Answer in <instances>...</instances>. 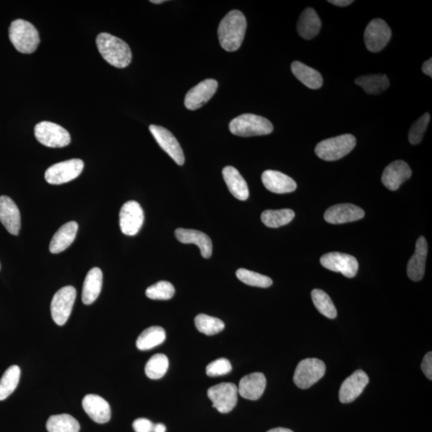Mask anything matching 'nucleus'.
Returning a JSON list of instances; mask_svg holds the SVG:
<instances>
[{
    "mask_svg": "<svg viewBox=\"0 0 432 432\" xmlns=\"http://www.w3.org/2000/svg\"><path fill=\"white\" fill-rule=\"evenodd\" d=\"M247 29V20L238 10H233L220 23L218 37L225 51H237L242 45Z\"/></svg>",
    "mask_w": 432,
    "mask_h": 432,
    "instance_id": "1",
    "label": "nucleus"
},
{
    "mask_svg": "<svg viewBox=\"0 0 432 432\" xmlns=\"http://www.w3.org/2000/svg\"><path fill=\"white\" fill-rule=\"evenodd\" d=\"M96 44L99 53L110 65L125 68L131 63L132 51L124 40L108 33H101L96 38Z\"/></svg>",
    "mask_w": 432,
    "mask_h": 432,
    "instance_id": "2",
    "label": "nucleus"
},
{
    "mask_svg": "<svg viewBox=\"0 0 432 432\" xmlns=\"http://www.w3.org/2000/svg\"><path fill=\"white\" fill-rule=\"evenodd\" d=\"M9 38L15 49L23 54L36 51L40 42L37 29L23 20H16L9 27Z\"/></svg>",
    "mask_w": 432,
    "mask_h": 432,
    "instance_id": "3",
    "label": "nucleus"
},
{
    "mask_svg": "<svg viewBox=\"0 0 432 432\" xmlns=\"http://www.w3.org/2000/svg\"><path fill=\"white\" fill-rule=\"evenodd\" d=\"M229 129L233 135L252 137L269 135L274 128L272 122L262 116L243 114L231 121Z\"/></svg>",
    "mask_w": 432,
    "mask_h": 432,
    "instance_id": "4",
    "label": "nucleus"
},
{
    "mask_svg": "<svg viewBox=\"0 0 432 432\" xmlns=\"http://www.w3.org/2000/svg\"><path fill=\"white\" fill-rule=\"evenodd\" d=\"M356 144V139L351 134L323 140L315 148V154L321 160L335 161L342 159L351 153Z\"/></svg>",
    "mask_w": 432,
    "mask_h": 432,
    "instance_id": "5",
    "label": "nucleus"
},
{
    "mask_svg": "<svg viewBox=\"0 0 432 432\" xmlns=\"http://www.w3.org/2000/svg\"><path fill=\"white\" fill-rule=\"evenodd\" d=\"M34 136L49 148H63L71 143V136L65 128L49 121L40 122L34 127Z\"/></svg>",
    "mask_w": 432,
    "mask_h": 432,
    "instance_id": "6",
    "label": "nucleus"
},
{
    "mask_svg": "<svg viewBox=\"0 0 432 432\" xmlns=\"http://www.w3.org/2000/svg\"><path fill=\"white\" fill-rule=\"evenodd\" d=\"M326 366L322 360L315 358L300 362L294 374L293 381L298 388L307 389L325 375Z\"/></svg>",
    "mask_w": 432,
    "mask_h": 432,
    "instance_id": "7",
    "label": "nucleus"
},
{
    "mask_svg": "<svg viewBox=\"0 0 432 432\" xmlns=\"http://www.w3.org/2000/svg\"><path fill=\"white\" fill-rule=\"evenodd\" d=\"M77 298V290L72 286H66L58 291L51 303V312L54 322L59 326L67 323Z\"/></svg>",
    "mask_w": 432,
    "mask_h": 432,
    "instance_id": "8",
    "label": "nucleus"
},
{
    "mask_svg": "<svg viewBox=\"0 0 432 432\" xmlns=\"http://www.w3.org/2000/svg\"><path fill=\"white\" fill-rule=\"evenodd\" d=\"M84 163L80 159H72L56 163L45 172V179L50 184L60 185L71 182L83 172Z\"/></svg>",
    "mask_w": 432,
    "mask_h": 432,
    "instance_id": "9",
    "label": "nucleus"
},
{
    "mask_svg": "<svg viewBox=\"0 0 432 432\" xmlns=\"http://www.w3.org/2000/svg\"><path fill=\"white\" fill-rule=\"evenodd\" d=\"M208 398L212 402V407L220 413L231 412L237 404L238 388L232 383H222L210 388Z\"/></svg>",
    "mask_w": 432,
    "mask_h": 432,
    "instance_id": "10",
    "label": "nucleus"
},
{
    "mask_svg": "<svg viewBox=\"0 0 432 432\" xmlns=\"http://www.w3.org/2000/svg\"><path fill=\"white\" fill-rule=\"evenodd\" d=\"M392 38V31L387 23L381 19L371 20L364 32V42L367 50L376 53L382 51Z\"/></svg>",
    "mask_w": 432,
    "mask_h": 432,
    "instance_id": "11",
    "label": "nucleus"
},
{
    "mask_svg": "<svg viewBox=\"0 0 432 432\" xmlns=\"http://www.w3.org/2000/svg\"><path fill=\"white\" fill-rule=\"evenodd\" d=\"M144 221V210L136 201H127L120 212V226L126 236H136L141 229Z\"/></svg>",
    "mask_w": 432,
    "mask_h": 432,
    "instance_id": "12",
    "label": "nucleus"
},
{
    "mask_svg": "<svg viewBox=\"0 0 432 432\" xmlns=\"http://www.w3.org/2000/svg\"><path fill=\"white\" fill-rule=\"evenodd\" d=\"M320 264L326 269L342 273L348 278L355 277L359 269V262L354 256L340 253L324 255L321 257Z\"/></svg>",
    "mask_w": 432,
    "mask_h": 432,
    "instance_id": "13",
    "label": "nucleus"
},
{
    "mask_svg": "<svg viewBox=\"0 0 432 432\" xmlns=\"http://www.w3.org/2000/svg\"><path fill=\"white\" fill-rule=\"evenodd\" d=\"M149 130L160 148L168 154L178 165H184L185 157L182 148L173 134L165 127L150 125Z\"/></svg>",
    "mask_w": 432,
    "mask_h": 432,
    "instance_id": "14",
    "label": "nucleus"
},
{
    "mask_svg": "<svg viewBox=\"0 0 432 432\" xmlns=\"http://www.w3.org/2000/svg\"><path fill=\"white\" fill-rule=\"evenodd\" d=\"M218 89V82L208 79L201 82L186 93L184 99L185 107L195 110L205 105Z\"/></svg>",
    "mask_w": 432,
    "mask_h": 432,
    "instance_id": "15",
    "label": "nucleus"
},
{
    "mask_svg": "<svg viewBox=\"0 0 432 432\" xmlns=\"http://www.w3.org/2000/svg\"><path fill=\"white\" fill-rule=\"evenodd\" d=\"M369 383V377L364 371H355L342 383L338 393V399L342 404L353 402L364 392Z\"/></svg>",
    "mask_w": 432,
    "mask_h": 432,
    "instance_id": "16",
    "label": "nucleus"
},
{
    "mask_svg": "<svg viewBox=\"0 0 432 432\" xmlns=\"http://www.w3.org/2000/svg\"><path fill=\"white\" fill-rule=\"evenodd\" d=\"M363 209L351 203L337 204L324 213V220L329 224H341L360 220L364 217Z\"/></svg>",
    "mask_w": 432,
    "mask_h": 432,
    "instance_id": "17",
    "label": "nucleus"
},
{
    "mask_svg": "<svg viewBox=\"0 0 432 432\" xmlns=\"http://www.w3.org/2000/svg\"><path fill=\"white\" fill-rule=\"evenodd\" d=\"M0 222L10 234L19 235L21 229L20 210L8 196H0Z\"/></svg>",
    "mask_w": 432,
    "mask_h": 432,
    "instance_id": "18",
    "label": "nucleus"
},
{
    "mask_svg": "<svg viewBox=\"0 0 432 432\" xmlns=\"http://www.w3.org/2000/svg\"><path fill=\"white\" fill-rule=\"evenodd\" d=\"M412 169L405 161L397 160L384 169L382 183L390 191L398 190L400 185L412 177Z\"/></svg>",
    "mask_w": 432,
    "mask_h": 432,
    "instance_id": "19",
    "label": "nucleus"
},
{
    "mask_svg": "<svg viewBox=\"0 0 432 432\" xmlns=\"http://www.w3.org/2000/svg\"><path fill=\"white\" fill-rule=\"evenodd\" d=\"M85 412L97 424H106L112 417L108 402L97 395H87L83 400Z\"/></svg>",
    "mask_w": 432,
    "mask_h": 432,
    "instance_id": "20",
    "label": "nucleus"
},
{
    "mask_svg": "<svg viewBox=\"0 0 432 432\" xmlns=\"http://www.w3.org/2000/svg\"><path fill=\"white\" fill-rule=\"evenodd\" d=\"M267 381L264 374L255 372L249 374L241 379L239 382L238 393L243 398L257 400L265 393Z\"/></svg>",
    "mask_w": 432,
    "mask_h": 432,
    "instance_id": "21",
    "label": "nucleus"
},
{
    "mask_svg": "<svg viewBox=\"0 0 432 432\" xmlns=\"http://www.w3.org/2000/svg\"><path fill=\"white\" fill-rule=\"evenodd\" d=\"M428 252L427 241L424 236H420L416 244V252L408 262L407 276L412 281H420L424 276L426 260Z\"/></svg>",
    "mask_w": 432,
    "mask_h": 432,
    "instance_id": "22",
    "label": "nucleus"
},
{
    "mask_svg": "<svg viewBox=\"0 0 432 432\" xmlns=\"http://www.w3.org/2000/svg\"><path fill=\"white\" fill-rule=\"evenodd\" d=\"M262 181L265 188L273 193L285 194L296 191L295 180L282 172L267 170L262 174Z\"/></svg>",
    "mask_w": 432,
    "mask_h": 432,
    "instance_id": "23",
    "label": "nucleus"
},
{
    "mask_svg": "<svg viewBox=\"0 0 432 432\" xmlns=\"http://www.w3.org/2000/svg\"><path fill=\"white\" fill-rule=\"evenodd\" d=\"M174 234L180 243L197 245L203 258L209 259L212 256V242L205 233L193 229H178Z\"/></svg>",
    "mask_w": 432,
    "mask_h": 432,
    "instance_id": "24",
    "label": "nucleus"
},
{
    "mask_svg": "<svg viewBox=\"0 0 432 432\" xmlns=\"http://www.w3.org/2000/svg\"><path fill=\"white\" fill-rule=\"evenodd\" d=\"M79 225L77 222L71 221L63 225L58 230L50 243V252L58 254L71 246L77 236Z\"/></svg>",
    "mask_w": 432,
    "mask_h": 432,
    "instance_id": "25",
    "label": "nucleus"
},
{
    "mask_svg": "<svg viewBox=\"0 0 432 432\" xmlns=\"http://www.w3.org/2000/svg\"><path fill=\"white\" fill-rule=\"evenodd\" d=\"M223 177L229 191L239 201H247L249 197L248 186L237 169L231 166L224 168Z\"/></svg>",
    "mask_w": 432,
    "mask_h": 432,
    "instance_id": "26",
    "label": "nucleus"
},
{
    "mask_svg": "<svg viewBox=\"0 0 432 432\" xmlns=\"http://www.w3.org/2000/svg\"><path fill=\"white\" fill-rule=\"evenodd\" d=\"M321 28V20L317 11L307 8L301 13L297 23V31L305 39L310 40L317 37Z\"/></svg>",
    "mask_w": 432,
    "mask_h": 432,
    "instance_id": "27",
    "label": "nucleus"
},
{
    "mask_svg": "<svg viewBox=\"0 0 432 432\" xmlns=\"http://www.w3.org/2000/svg\"><path fill=\"white\" fill-rule=\"evenodd\" d=\"M103 272L99 267L92 268L84 280L82 300L86 305L94 303L101 293Z\"/></svg>",
    "mask_w": 432,
    "mask_h": 432,
    "instance_id": "28",
    "label": "nucleus"
},
{
    "mask_svg": "<svg viewBox=\"0 0 432 432\" xmlns=\"http://www.w3.org/2000/svg\"><path fill=\"white\" fill-rule=\"evenodd\" d=\"M291 72L302 84L311 89H319L323 85L321 74L312 68L305 65L300 61L291 63Z\"/></svg>",
    "mask_w": 432,
    "mask_h": 432,
    "instance_id": "29",
    "label": "nucleus"
},
{
    "mask_svg": "<svg viewBox=\"0 0 432 432\" xmlns=\"http://www.w3.org/2000/svg\"><path fill=\"white\" fill-rule=\"evenodd\" d=\"M166 332L159 326H151L138 337L136 347L140 351H148L165 341Z\"/></svg>",
    "mask_w": 432,
    "mask_h": 432,
    "instance_id": "30",
    "label": "nucleus"
},
{
    "mask_svg": "<svg viewBox=\"0 0 432 432\" xmlns=\"http://www.w3.org/2000/svg\"><path fill=\"white\" fill-rule=\"evenodd\" d=\"M355 82L369 95L381 94L390 86V82L386 75H363V77L356 79Z\"/></svg>",
    "mask_w": 432,
    "mask_h": 432,
    "instance_id": "31",
    "label": "nucleus"
},
{
    "mask_svg": "<svg viewBox=\"0 0 432 432\" xmlns=\"http://www.w3.org/2000/svg\"><path fill=\"white\" fill-rule=\"evenodd\" d=\"M46 430L49 432H79L80 425L71 414H56L46 422Z\"/></svg>",
    "mask_w": 432,
    "mask_h": 432,
    "instance_id": "32",
    "label": "nucleus"
},
{
    "mask_svg": "<svg viewBox=\"0 0 432 432\" xmlns=\"http://www.w3.org/2000/svg\"><path fill=\"white\" fill-rule=\"evenodd\" d=\"M295 212L291 209L267 210L261 215V220L271 229L287 225L295 218Z\"/></svg>",
    "mask_w": 432,
    "mask_h": 432,
    "instance_id": "33",
    "label": "nucleus"
},
{
    "mask_svg": "<svg viewBox=\"0 0 432 432\" xmlns=\"http://www.w3.org/2000/svg\"><path fill=\"white\" fill-rule=\"evenodd\" d=\"M19 366L13 365L6 371L0 379V400H4L15 392L20 379Z\"/></svg>",
    "mask_w": 432,
    "mask_h": 432,
    "instance_id": "34",
    "label": "nucleus"
},
{
    "mask_svg": "<svg viewBox=\"0 0 432 432\" xmlns=\"http://www.w3.org/2000/svg\"><path fill=\"white\" fill-rule=\"evenodd\" d=\"M312 299L317 310L326 318L333 319L337 317V310L330 296L320 289L312 291Z\"/></svg>",
    "mask_w": 432,
    "mask_h": 432,
    "instance_id": "35",
    "label": "nucleus"
},
{
    "mask_svg": "<svg viewBox=\"0 0 432 432\" xmlns=\"http://www.w3.org/2000/svg\"><path fill=\"white\" fill-rule=\"evenodd\" d=\"M196 329L201 333L213 336L224 329V323L218 318L205 314L198 315L195 319Z\"/></svg>",
    "mask_w": 432,
    "mask_h": 432,
    "instance_id": "36",
    "label": "nucleus"
},
{
    "mask_svg": "<svg viewBox=\"0 0 432 432\" xmlns=\"http://www.w3.org/2000/svg\"><path fill=\"white\" fill-rule=\"evenodd\" d=\"M169 360L165 355L156 354L151 357L145 366L146 375L151 379H159L167 371Z\"/></svg>",
    "mask_w": 432,
    "mask_h": 432,
    "instance_id": "37",
    "label": "nucleus"
},
{
    "mask_svg": "<svg viewBox=\"0 0 432 432\" xmlns=\"http://www.w3.org/2000/svg\"><path fill=\"white\" fill-rule=\"evenodd\" d=\"M237 278L241 282L253 287L262 288H269L272 285V279L261 274L241 268L236 272Z\"/></svg>",
    "mask_w": 432,
    "mask_h": 432,
    "instance_id": "38",
    "label": "nucleus"
},
{
    "mask_svg": "<svg viewBox=\"0 0 432 432\" xmlns=\"http://www.w3.org/2000/svg\"><path fill=\"white\" fill-rule=\"evenodd\" d=\"M174 286L167 281H160L146 290V296L151 300H167L172 299L174 296Z\"/></svg>",
    "mask_w": 432,
    "mask_h": 432,
    "instance_id": "39",
    "label": "nucleus"
},
{
    "mask_svg": "<svg viewBox=\"0 0 432 432\" xmlns=\"http://www.w3.org/2000/svg\"><path fill=\"white\" fill-rule=\"evenodd\" d=\"M431 120L429 113H425L418 120L414 122L409 134H408V139L412 145H417L421 143L424 133L427 131L428 126Z\"/></svg>",
    "mask_w": 432,
    "mask_h": 432,
    "instance_id": "40",
    "label": "nucleus"
},
{
    "mask_svg": "<svg viewBox=\"0 0 432 432\" xmlns=\"http://www.w3.org/2000/svg\"><path fill=\"white\" fill-rule=\"evenodd\" d=\"M230 361L226 358L216 360L207 366L206 373L210 377H217L227 375L231 371Z\"/></svg>",
    "mask_w": 432,
    "mask_h": 432,
    "instance_id": "41",
    "label": "nucleus"
},
{
    "mask_svg": "<svg viewBox=\"0 0 432 432\" xmlns=\"http://www.w3.org/2000/svg\"><path fill=\"white\" fill-rule=\"evenodd\" d=\"M154 424L148 419H137L133 423V428L136 432H153Z\"/></svg>",
    "mask_w": 432,
    "mask_h": 432,
    "instance_id": "42",
    "label": "nucleus"
},
{
    "mask_svg": "<svg viewBox=\"0 0 432 432\" xmlns=\"http://www.w3.org/2000/svg\"><path fill=\"white\" fill-rule=\"evenodd\" d=\"M421 369L426 376L430 381L432 379V352H429L424 356V360L421 364Z\"/></svg>",
    "mask_w": 432,
    "mask_h": 432,
    "instance_id": "43",
    "label": "nucleus"
},
{
    "mask_svg": "<svg viewBox=\"0 0 432 432\" xmlns=\"http://www.w3.org/2000/svg\"><path fill=\"white\" fill-rule=\"evenodd\" d=\"M422 71L425 75H428V77H432V59L428 61H426L422 66Z\"/></svg>",
    "mask_w": 432,
    "mask_h": 432,
    "instance_id": "44",
    "label": "nucleus"
},
{
    "mask_svg": "<svg viewBox=\"0 0 432 432\" xmlns=\"http://www.w3.org/2000/svg\"><path fill=\"white\" fill-rule=\"evenodd\" d=\"M329 3L338 6V7H346V6H349L352 4L353 1L352 0H334V1H329Z\"/></svg>",
    "mask_w": 432,
    "mask_h": 432,
    "instance_id": "45",
    "label": "nucleus"
},
{
    "mask_svg": "<svg viewBox=\"0 0 432 432\" xmlns=\"http://www.w3.org/2000/svg\"><path fill=\"white\" fill-rule=\"evenodd\" d=\"M153 432H166L165 425L162 424H154Z\"/></svg>",
    "mask_w": 432,
    "mask_h": 432,
    "instance_id": "46",
    "label": "nucleus"
},
{
    "mask_svg": "<svg viewBox=\"0 0 432 432\" xmlns=\"http://www.w3.org/2000/svg\"><path fill=\"white\" fill-rule=\"evenodd\" d=\"M267 432H294V431L290 429H288V428H277L271 429Z\"/></svg>",
    "mask_w": 432,
    "mask_h": 432,
    "instance_id": "47",
    "label": "nucleus"
},
{
    "mask_svg": "<svg viewBox=\"0 0 432 432\" xmlns=\"http://www.w3.org/2000/svg\"><path fill=\"white\" fill-rule=\"evenodd\" d=\"M166 1H165V0H151V3L155 4H160L163 3H165Z\"/></svg>",
    "mask_w": 432,
    "mask_h": 432,
    "instance_id": "48",
    "label": "nucleus"
},
{
    "mask_svg": "<svg viewBox=\"0 0 432 432\" xmlns=\"http://www.w3.org/2000/svg\"><path fill=\"white\" fill-rule=\"evenodd\" d=\"M0 268H1V265H0Z\"/></svg>",
    "mask_w": 432,
    "mask_h": 432,
    "instance_id": "49",
    "label": "nucleus"
}]
</instances>
